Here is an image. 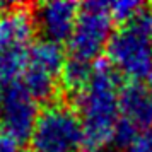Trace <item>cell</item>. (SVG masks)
Instances as JSON below:
<instances>
[{
	"instance_id": "1",
	"label": "cell",
	"mask_w": 152,
	"mask_h": 152,
	"mask_svg": "<svg viewBox=\"0 0 152 152\" xmlns=\"http://www.w3.org/2000/svg\"><path fill=\"white\" fill-rule=\"evenodd\" d=\"M120 75L110 62L97 60L86 89L75 97L77 115L82 121L86 142L91 147H103L113 142L121 120L120 110Z\"/></svg>"
},
{
	"instance_id": "2",
	"label": "cell",
	"mask_w": 152,
	"mask_h": 152,
	"mask_svg": "<svg viewBox=\"0 0 152 152\" xmlns=\"http://www.w3.org/2000/svg\"><path fill=\"white\" fill-rule=\"evenodd\" d=\"M108 62L130 82L152 75V5H145L133 21L115 31L108 45Z\"/></svg>"
},
{
	"instance_id": "3",
	"label": "cell",
	"mask_w": 152,
	"mask_h": 152,
	"mask_svg": "<svg viewBox=\"0 0 152 152\" xmlns=\"http://www.w3.org/2000/svg\"><path fill=\"white\" fill-rule=\"evenodd\" d=\"M29 140L33 152H82L86 133L77 111L55 103L39 113Z\"/></svg>"
},
{
	"instance_id": "4",
	"label": "cell",
	"mask_w": 152,
	"mask_h": 152,
	"mask_svg": "<svg viewBox=\"0 0 152 152\" xmlns=\"http://www.w3.org/2000/svg\"><path fill=\"white\" fill-rule=\"evenodd\" d=\"M113 34V19L108 10V2L82 4L69 39L70 58L96 63L99 55L108 50Z\"/></svg>"
},
{
	"instance_id": "5",
	"label": "cell",
	"mask_w": 152,
	"mask_h": 152,
	"mask_svg": "<svg viewBox=\"0 0 152 152\" xmlns=\"http://www.w3.org/2000/svg\"><path fill=\"white\" fill-rule=\"evenodd\" d=\"M65 63L67 60L62 45L48 39H39L33 43L28 51L21 84L38 103L46 101L53 97L58 84L62 82Z\"/></svg>"
},
{
	"instance_id": "6",
	"label": "cell",
	"mask_w": 152,
	"mask_h": 152,
	"mask_svg": "<svg viewBox=\"0 0 152 152\" xmlns=\"http://www.w3.org/2000/svg\"><path fill=\"white\" fill-rule=\"evenodd\" d=\"M38 118V101L26 91L21 80L0 89V128L24 144L33 135Z\"/></svg>"
},
{
	"instance_id": "7",
	"label": "cell",
	"mask_w": 152,
	"mask_h": 152,
	"mask_svg": "<svg viewBox=\"0 0 152 152\" xmlns=\"http://www.w3.org/2000/svg\"><path fill=\"white\" fill-rule=\"evenodd\" d=\"M80 5L70 0H53L36 5L34 17L36 28L41 31L43 39L58 43L69 41L75 28Z\"/></svg>"
},
{
	"instance_id": "8",
	"label": "cell",
	"mask_w": 152,
	"mask_h": 152,
	"mask_svg": "<svg viewBox=\"0 0 152 152\" xmlns=\"http://www.w3.org/2000/svg\"><path fill=\"white\" fill-rule=\"evenodd\" d=\"M36 31L34 17L19 7L0 12V51H28Z\"/></svg>"
},
{
	"instance_id": "9",
	"label": "cell",
	"mask_w": 152,
	"mask_h": 152,
	"mask_svg": "<svg viewBox=\"0 0 152 152\" xmlns=\"http://www.w3.org/2000/svg\"><path fill=\"white\" fill-rule=\"evenodd\" d=\"M120 110L121 118L135 125L138 130L152 126V99L144 84H125L120 94Z\"/></svg>"
},
{
	"instance_id": "10",
	"label": "cell",
	"mask_w": 152,
	"mask_h": 152,
	"mask_svg": "<svg viewBox=\"0 0 152 152\" xmlns=\"http://www.w3.org/2000/svg\"><path fill=\"white\" fill-rule=\"evenodd\" d=\"M92 70H94V63L82 62L77 58H69L62 72V84L67 89V92H70L75 97L79 96L91 80Z\"/></svg>"
},
{
	"instance_id": "11",
	"label": "cell",
	"mask_w": 152,
	"mask_h": 152,
	"mask_svg": "<svg viewBox=\"0 0 152 152\" xmlns=\"http://www.w3.org/2000/svg\"><path fill=\"white\" fill-rule=\"evenodd\" d=\"M145 7V4L137 0H118V2H108V10L113 21L128 24L138 15V12Z\"/></svg>"
},
{
	"instance_id": "12",
	"label": "cell",
	"mask_w": 152,
	"mask_h": 152,
	"mask_svg": "<svg viewBox=\"0 0 152 152\" xmlns=\"http://www.w3.org/2000/svg\"><path fill=\"white\" fill-rule=\"evenodd\" d=\"M142 130H138L135 125H132L130 121H126V120H120V123H118L116 130H115V135H113V142L111 144H115L116 147L120 149H130L133 142L137 140L138 133Z\"/></svg>"
},
{
	"instance_id": "13",
	"label": "cell",
	"mask_w": 152,
	"mask_h": 152,
	"mask_svg": "<svg viewBox=\"0 0 152 152\" xmlns=\"http://www.w3.org/2000/svg\"><path fill=\"white\" fill-rule=\"evenodd\" d=\"M126 152H152V126L140 132L137 140Z\"/></svg>"
},
{
	"instance_id": "14",
	"label": "cell",
	"mask_w": 152,
	"mask_h": 152,
	"mask_svg": "<svg viewBox=\"0 0 152 152\" xmlns=\"http://www.w3.org/2000/svg\"><path fill=\"white\" fill-rule=\"evenodd\" d=\"M22 142L15 138L12 133L0 128V152H19Z\"/></svg>"
},
{
	"instance_id": "15",
	"label": "cell",
	"mask_w": 152,
	"mask_h": 152,
	"mask_svg": "<svg viewBox=\"0 0 152 152\" xmlns=\"http://www.w3.org/2000/svg\"><path fill=\"white\" fill-rule=\"evenodd\" d=\"M82 152H108V151H104L101 147H87V149H84Z\"/></svg>"
},
{
	"instance_id": "16",
	"label": "cell",
	"mask_w": 152,
	"mask_h": 152,
	"mask_svg": "<svg viewBox=\"0 0 152 152\" xmlns=\"http://www.w3.org/2000/svg\"><path fill=\"white\" fill-rule=\"evenodd\" d=\"M145 87H147V91H149V96H151V99H152V75L147 79V86H145Z\"/></svg>"
}]
</instances>
